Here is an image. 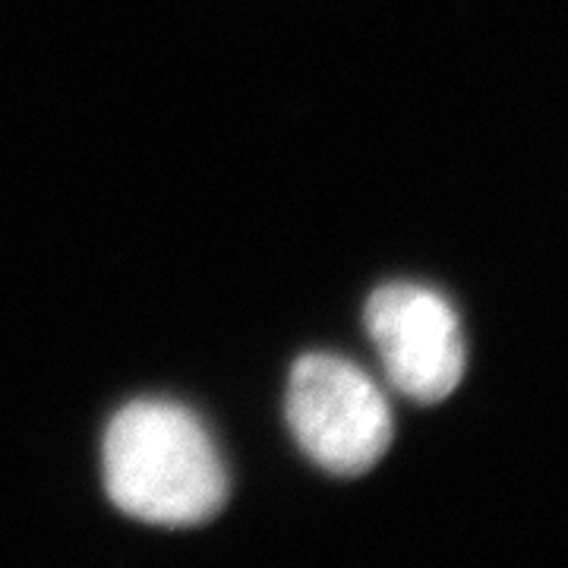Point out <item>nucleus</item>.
Wrapping results in <instances>:
<instances>
[{
	"mask_svg": "<svg viewBox=\"0 0 568 568\" xmlns=\"http://www.w3.org/2000/svg\"><path fill=\"white\" fill-rule=\"evenodd\" d=\"M366 332L388 379L420 405H439L465 376V342L446 297L420 284H386L369 294Z\"/></svg>",
	"mask_w": 568,
	"mask_h": 568,
	"instance_id": "7ed1b4c3",
	"label": "nucleus"
},
{
	"mask_svg": "<svg viewBox=\"0 0 568 568\" xmlns=\"http://www.w3.org/2000/svg\"><path fill=\"white\" fill-rule=\"evenodd\" d=\"M287 424L306 455L338 477H361L392 446L386 395L357 364L304 354L287 379Z\"/></svg>",
	"mask_w": 568,
	"mask_h": 568,
	"instance_id": "f03ea898",
	"label": "nucleus"
},
{
	"mask_svg": "<svg viewBox=\"0 0 568 568\" xmlns=\"http://www.w3.org/2000/svg\"><path fill=\"white\" fill-rule=\"evenodd\" d=\"M104 487L123 515L190 528L227 503V470L205 426L174 402L121 407L104 433Z\"/></svg>",
	"mask_w": 568,
	"mask_h": 568,
	"instance_id": "f257e3e1",
	"label": "nucleus"
}]
</instances>
